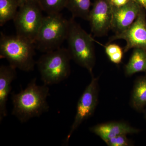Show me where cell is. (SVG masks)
I'll use <instances>...</instances> for the list:
<instances>
[{
	"label": "cell",
	"instance_id": "cell-11",
	"mask_svg": "<svg viewBox=\"0 0 146 146\" xmlns=\"http://www.w3.org/2000/svg\"><path fill=\"white\" fill-rule=\"evenodd\" d=\"M89 130L105 142L119 135L135 134L140 131L138 129L123 121L102 123L90 127Z\"/></svg>",
	"mask_w": 146,
	"mask_h": 146
},
{
	"label": "cell",
	"instance_id": "cell-9",
	"mask_svg": "<svg viewBox=\"0 0 146 146\" xmlns=\"http://www.w3.org/2000/svg\"><path fill=\"white\" fill-rule=\"evenodd\" d=\"M112 7L108 0H96L91 9L88 21L96 36L106 35L112 29Z\"/></svg>",
	"mask_w": 146,
	"mask_h": 146
},
{
	"label": "cell",
	"instance_id": "cell-3",
	"mask_svg": "<svg viewBox=\"0 0 146 146\" xmlns=\"http://www.w3.org/2000/svg\"><path fill=\"white\" fill-rule=\"evenodd\" d=\"M66 40L71 58L76 63L86 69L91 76L96 63L94 39L79 24L71 18Z\"/></svg>",
	"mask_w": 146,
	"mask_h": 146
},
{
	"label": "cell",
	"instance_id": "cell-23",
	"mask_svg": "<svg viewBox=\"0 0 146 146\" xmlns=\"http://www.w3.org/2000/svg\"><path fill=\"white\" fill-rule=\"evenodd\" d=\"M16 1L18 3L19 7H20L30 0H16Z\"/></svg>",
	"mask_w": 146,
	"mask_h": 146
},
{
	"label": "cell",
	"instance_id": "cell-2",
	"mask_svg": "<svg viewBox=\"0 0 146 146\" xmlns=\"http://www.w3.org/2000/svg\"><path fill=\"white\" fill-rule=\"evenodd\" d=\"M35 46L26 39L16 35L9 36L1 32L0 57L6 59L9 65L21 70H34Z\"/></svg>",
	"mask_w": 146,
	"mask_h": 146
},
{
	"label": "cell",
	"instance_id": "cell-4",
	"mask_svg": "<svg viewBox=\"0 0 146 146\" xmlns=\"http://www.w3.org/2000/svg\"><path fill=\"white\" fill-rule=\"evenodd\" d=\"M71 60L68 49L63 48L44 53L40 56L36 64L44 84L53 85L67 79L70 74Z\"/></svg>",
	"mask_w": 146,
	"mask_h": 146
},
{
	"label": "cell",
	"instance_id": "cell-16",
	"mask_svg": "<svg viewBox=\"0 0 146 146\" xmlns=\"http://www.w3.org/2000/svg\"><path fill=\"white\" fill-rule=\"evenodd\" d=\"M19 7L16 0H0V26L13 20Z\"/></svg>",
	"mask_w": 146,
	"mask_h": 146
},
{
	"label": "cell",
	"instance_id": "cell-5",
	"mask_svg": "<svg viewBox=\"0 0 146 146\" xmlns=\"http://www.w3.org/2000/svg\"><path fill=\"white\" fill-rule=\"evenodd\" d=\"M69 26V21L60 13L44 16L35 42V48L46 53L60 48L67 39Z\"/></svg>",
	"mask_w": 146,
	"mask_h": 146
},
{
	"label": "cell",
	"instance_id": "cell-10",
	"mask_svg": "<svg viewBox=\"0 0 146 146\" xmlns=\"http://www.w3.org/2000/svg\"><path fill=\"white\" fill-rule=\"evenodd\" d=\"M143 8L132 1L119 7H112V29L116 34L124 31L136 21Z\"/></svg>",
	"mask_w": 146,
	"mask_h": 146
},
{
	"label": "cell",
	"instance_id": "cell-21",
	"mask_svg": "<svg viewBox=\"0 0 146 146\" xmlns=\"http://www.w3.org/2000/svg\"><path fill=\"white\" fill-rule=\"evenodd\" d=\"M113 7H119L125 5L132 0H108Z\"/></svg>",
	"mask_w": 146,
	"mask_h": 146
},
{
	"label": "cell",
	"instance_id": "cell-13",
	"mask_svg": "<svg viewBox=\"0 0 146 146\" xmlns=\"http://www.w3.org/2000/svg\"><path fill=\"white\" fill-rule=\"evenodd\" d=\"M141 72H146V50L136 48L133 52L127 64L125 67L126 76H130Z\"/></svg>",
	"mask_w": 146,
	"mask_h": 146
},
{
	"label": "cell",
	"instance_id": "cell-17",
	"mask_svg": "<svg viewBox=\"0 0 146 146\" xmlns=\"http://www.w3.org/2000/svg\"><path fill=\"white\" fill-rule=\"evenodd\" d=\"M43 11L47 14L60 13L65 8L68 0H36Z\"/></svg>",
	"mask_w": 146,
	"mask_h": 146
},
{
	"label": "cell",
	"instance_id": "cell-24",
	"mask_svg": "<svg viewBox=\"0 0 146 146\" xmlns=\"http://www.w3.org/2000/svg\"><path fill=\"white\" fill-rule=\"evenodd\" d=\"M144 117H145V119L146 120V110L145 111V112H144Z\"/></svg>",
	"mask_w": 146,
	"mask_h": 146
},
{
	"label": "cell",
	"instance_id": "cell-7",
	"mask_svg": "<svg viewBox=\"0 0 146 146\" xmlns=\"http://www.w3.org/2000/svg\"><path fill=\"white\" fill-rule=\"evenodd\" d=\"M90 83L82 94L77 105L76 112L70 130L65 138V143H68L75 131L85 120L92 116L98 104V78L91 76Z\"/></svg>",
	"mask_w": 146,
	"mask_h": 146
},
{
	"label": "cell",
	"instance_id": "cell-20",
	"mask_svg": "<svg viewBox=\"0 0 146 146\" xmlns=\"http://www.w3.org/2000/svg\"><path fill=\"white\" fill-rule=\"evenodd\" d=\"M124 52L123 50L116 53L115 54L109 56L110 60L114 64H119L121 62L123 59Z\"/></svg>",
	"mask_w": 146,
	"mask_h": 146
},
{
	"label": "cell",
	"instance_id": "cell-14",
	"mask_svg": "<svg viewBox=\"0 0 146 146\" xmlns=\"http://www.w3.org/2000/svg\"><path fill=\"white\" fill-rule=\"evenodd\" d=\"M132 107L141 111L146 106V76L138 78L133 85L131 96Z\"/></svg>",
	"mask_w": 146,
	"mask_h": 146
},
{
	"label": "cell",
	"instance_id": "cell-12",
	"mask_svg": "<svg viewBox=\"0 0 146 146\" xmlns=\"http://www.w3.org/2000/svg\"><path fill=\"white\" fill-rule=\"evenodd\" d=\"M16 70L10 65L0 66V123L7 115V103L11 90V83L17 75Z\"/></svg>",
	"mask_w": 146,
	"mask_h": 146
},
{
	"label": "cell",
	"instance_id": "cell-22",
	"mask_svg": "<svg viewBox=\"0 0 146 146\" xmlns=\"http://www.w3.org/2000/svg\"><path fill=\"white\" fill-rule=\"evenodd\" d=\"M139 5L146 12V0H132Z\"/></svg>",
	"mask_w": 146,
	"mask_h": 146
},
{
	"label": "cell",
	"instance_id": "cell-6",
	"mask_svg": "<svg viewBox=\"0 0 146 146\" xmlns=\"http://www.w3.org/2000/svg\"><path fill=\"white\" fill-rule=\"evenodd\" d=\"M36 0H30L19 7L13 19L16 35L34 44L44 16Z\"/></svg>",
	"mask_w": 146,
	"mask_h": 146
},
{
	"label": "cell",
	"instance_id": "cell-19",
	"mask_svg": "<svg viewBox=\"0 0 146 146\" xmlns=\"http://www.w3.org/2000/svg\"><path fill=\"white\" fill-rule=\"evenodd\" d=\"M105 49L106 53L108 57L123 50L119 46L115 44H108L107 46H106Z\"/></svg>",
	"mask_w": 146,
	"mask_h": 146
},
{
	"label": "cell",
	"instance_id": "cell-18",
	"mask_svg": "<svg viewBox=\"0 0 146 146\" xmlns=\"http://www.w3.org/2000/svg\"><path fill=\"white\" fill-rule=\"evenodd\" d=\"M126 135H121L111 138L105 142L108 146H128L131 145V142Z\"/></svg>",
	"mask_w": 146,
	"mask_h": 146
},
{
	"label": "cell",
	"instance_id": "cell-15",
	"mask_svg": "<svg viewBox=\"0 0 146 146\" xmlns=\"http://www.w3.org/2000/svg\"><path fill=\"white\" fill-rule=\"evenodd\" d=\"M91 5L90 0H68L65 8L70 11L72 18H80L88 21Z\"/></svg>",
	"mask_w": 146,
	"mask_h": 146
},
{
	"label": "cell",
	"instance_id": "cell-1",
	"mask_svg": "<svg viewBox=\"0 0 146 146\" xmlns=\"http://www.w3.org/2000/svg\"><path fill=\"white\" fill-rule=\"evenodd\" d=\"M48 86L45 84L37 85L36 78H35L25 89H22L18 94L12 93L11 100L13 108L11 115L21 123H25L48 112L50 108L47 102L50 95Z\"/></svg>",
	"mask_w": 146,
	"mask_h": 146
},
{
	"label": "cell",
	"instance_id": "cell-8",
	"mask_svg": "<svg viewBox=\"0 0 146 146\" xmlns=\"http://www.w3.org/2000/svg\"><path fill=\"white\" fill-rule=\"evenodd\" d=\"M118 39L124 40L126 42L124 53L136 48L146 50V18L145 11L143 9L129 27L111 36L108 44Z\"/></svg>",
	"mask_w": 146,
	"mask_h": 146
}]
</instances>
